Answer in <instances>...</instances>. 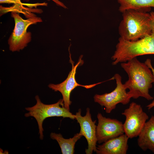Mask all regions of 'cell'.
Listing matches in <instances>:
<instances>
[{"instance_id": "obj_1", "label": "cell", "mask_w": 154, "mask_h": 154, "mask_svg": "<svg viewBox=\"0 0 154 154\" xmlns=\"http://www.w3.org/2000/svg\"><path fill=\"white\" fill-rule=\"evenodd\" d=\"M121 67L127 74L128 80L123 84L127 93L131 98L141 97L148 100H153L149 91L154 82V78L151 69L145 63L135 57L126 62L121 63Z\"/></svg>"}, {"instance_id": "obj_2", "label": "cell", "mask_w": 154, "mask_h": 154, "mask_svg": "<svg viewBox=\"0 0 154 154\" xmlns=\"http://www.w3.org/2000/svg\"><path fill=\"white\" fill-rule=\"evenodd\" d=\"M122 13V19L118 27L120 38L135 41L152 33L150 25V14L147 11L130 9Z\"/></svg>"}, {"instance_id": "obj_3", "label": "cell", "mask_w": 154, "mask_h": 154, "mask_svg": "<svg viewBox=\"0 0 154 154\" xmlns=\"http://www.w3.org/2000/svg\"><path fill=\"white\" fill-rule=\"evenodd\" d=\"M154 54V33L135 41L119 37L112 57V65L126 62L140 56Z\"/></svg>"}, {"instance_id": "obj_4", "label": "cell", "mask_w": 154, "mask_h": 154, "mask_svg": "<svg viewBox=\"0 0 154 154\" xmlns=\"http://www.w3.org/2000/svg\"><path fill=\"white\" fill-rule=\"evenodd\" d=\"M36 104L32 107L25 108L28 112L25 113L26 117H33L36 119L38 127L40 139L43 138L42 127L43 122L46 118L52 117H62L63 118H69L71 119H75V115L72 114L69 110L64 107L62 99L59 100L54 104H46L41 101L39 96L35 97Z\"/></svg>"}, {"instance_id": "obj_5", "label": "cell", "mask_w": 154, "mask_h": 154, "mask_svg": "<svg viewBox=\"0 0 154 154\" xmlns=\"http://www.w3.org/2000/svg\"><path fill=\"white\" fill-rule=\"evenodd\" d=\"M11 16L14 20L15 26L8 40L9 50L13 52L19 51L24 49L31 40V33L27 32L30 25L42 22L41 18L36 16L23 19L16 12H11Z\"/></svg>"}, {"instance_id": "obj_6", "label": "cell", "mask_w": 154, "mask_h": 154, "mask_svg": "<svg viewBox=\"0 0 154 154\" xmlns=\"http://www.w3.org/2000/svg\"><path fill=\"white\" fill-rule=\"evenodd\" d=\"M122 114L125 117L123 124L125 134L130 139L138 136L149 119L148 116L143 111L141 106L132 102Z\"/></svg>"}, {"instance_id": "obj_7", "label": "cell", "mask_w": 154, "mask_h": 154, "mask_svg": "<svg viewBox=\"0 0 154 154\" xmlns=\"http://www.w3.org/2000/svg\"><path fill=\"white\" fill-rule=\"evenodd\" d=\"M114 77L116 83V86L114 90L111 92L102 95L96 94L94 97V102L102 106H104L107 113H111L119 103L123 105L128 104L131 98L122 83L121 76L116 74Z\"/></svg>"}, {"instance_id": "obj_8", "label": "cell", "mask_w": 154, "mask_h": 154, "mask_svg": "<svg viewBox=\"0 0 154 154\" xmlns=\"http://www.w3.org/2000/svg\"><path fill=\"white\" fill-rule=\"evenodd\" d=\"M69 48H69L70 62L72 64V68L67 77L65 80L60 83L57 84H50L48 86L52 90L55 92L59 91L61 94L64 107L69 110H70V106L72 103L70 99V94L72 91L75 88L80 86L86 89H89L104 82H101L96 84L86 85H81L78 83L75 79L76 70L79 66L82 65L84 63L83 60H82V56H80L78 62L74 65V62L72 60L71 57Z\"/></svg>"}, {"instance_id": "obj_9", "label": "cell", "mask_w": 154, "mask_h": 154, "mask_svg": "<svg viewBox=\"0 0 154 154\" xmlns=\"http://www.w3.org/2000/svg\"><path fill=\"white\" fill-rule=\"evenodd\" d=\"M96 128L97 142L100 144L124 134L123 124L116 119L106 118L100 113L97 115Z\"/></svg>"}, {"instance_id": "obj_10", "label": "cell", "mask_w": 154, "mask_h": 154, "mask_svg": "<svg viewBox=\"0 0 154 154\" xmlns=\"http://www.w3.org/2000/svg\"><path fill=\"white\" fill-rule=\"evenodd\" d=\"M81 110L80 109L75 115V119L80 125V129L79 133L85 137L88 144L86 149V154H92L96 150L97 139L96 135V120L93 121L91 117L90 109L87 108L85 116H82Z\"/></svg>"}, {"instance_id": "obj_11", "label": "cell", "mask_w": 154, "mask_h": 154, "mask_svg": "<svg viewBox=\"0 0 154 154\" xmlns=\"http://www.w3.org/2000/svg\"><path fill=\"white\" fill-rule=\"evenodd\" d=\"M129 138L125 134L109 139L98 145L97 154H126L128 149Z\"/></svg>"}, {"instance_id": "obj_12", "label": "cell", "mask_w": 154, "mask_h": 154, "mask_svg": "<svg viewBox=\"0 0 154 154\" xmlns=\"http://www.w3.org/2000/svg\"><path fill=\"white\" fill-rule=\"evenodd\" d=\"M137 144L143 151L154 153V116L146 121L139 135Z\"/></svg>"}, {"instance_id": "obj_13", "label": "cell", "mask_w": 154, "mask_h": 154, "mask_svg": "<svg viewBox=\"0 0 154 154\" xmlns=\"http://www.w3.org/2000/svg\"><path fill=\"white\" fill-rule=\"evenodd\" d=\"M119 5V11L121 13L130 9L144 10L149 12L154 8V0H117Z\"/></svg>"}, {"instance_id": "obj_14", "label": "cell", "mask_w": 154, "mask_h": 154, "mask_svg": "<svg viewBox=\"0 0 154 154\" xmlns=\"http://www.w3.org/2000/svg\"><path fill=\"white\" fill-rule=\"evenodd\" d=\"M52 139L56 140L60 148L62 154H73L74 153L75 145L76 142L82 136L79 133L72 138H64L60 133H51L50 135Z\"/></svg>"}, {"instance_id": "obj_15", "label": "cell", "mask_w": 154, "mask_h": 154, "mask_svg": "<svg viewBox=\"0 0 154 154\" xmlns=\"http://www.w3.org/2000/svg\"><path fill=\"white\" fill-rule=\"evenodd\" d=\"M0 3L13 4V6L11 7V9L13 11L17 12H23V11H25L27 8L23 7V5H26L29 7H36L37 6V3L35 4H26L20 3L16 0H0Z\"/></svg>"}, {"instance_id": "obj_16", "label": "cell", "mask_w": 154, "mask_h": 154, "mask_svg": "<svg viewBox=\"0 0 154 154\" xmlns=\"http://www.w3.org/2000/svg\"><path fill=\"white\" fill-rule=\"evenodd\" d=\"M150 26L152 32L154 33V12H150Z\"/></svg>"}, {"instance_id": "obj_17", "label": "cell", "mask_w": 154, "mask_h": 154, "mask_svg": "<svg viewBox=\"0 0 154 154\" xmlns=\"http://www.w3.org/2000/svg\"><path fill=\"white\" fill-rule=\"evenodd\" d=\"M145 63L151 70L154 78V68L152 66L151 60L149 58L147 59L145 61ZM153 83L154 84V82Z\"/></svg>"}, {"instance_id": "obj_18", "label": "cell", "mask_w": 154, "mask_h": 154, "mask_svg": "<svg viewBox=\"0 0 154 154\" xmlns=\"http://www.w3.org/2000/svg\"><path fill=\"white\" fill-rule=\"evenodd\" d=\"M48 1H50L51 0L53 1L58 6L62 7L64 8H67L66 7L65 5L62 2L60 1L59 0H46Z\"/></svg>"}, {"instance_id": "obj_19", "label": "cell", "mask_w": 154, "mask_h": 154, "mask_svg": "<svg viewBox=\"0 0 154 154\" xmlns=\"http://www.w3.org/2000/svg\"><path fill=\"white\" fill-rule=\"evenodd\" d=\"M147 107L149 110L154 107V100H153L151 103L148 105L147 106Z\"/></svg>"}, {"instance_id": "obj_20", "label": "cell", "mask_w": 154, "mask_h": 154, "mask_svg": "<svg viewBox=\"0 0 154 154\" xmlns=\"http://www.w3.org/2000/svg\"><path fill=\"white\" fill-rule=\"evenodd\" d=\"M18 3H22L21 1V0H16Z\"/></svg>"}, {"instance_id": "obj_21", "label": "cell", "mask_w": 154, "mask_h": 154, "mask_svg": "<svg viewBox=\"0 0 154 154\" xmlns=\"http://www.w3.org/2000/svg\"><path fill=\"white\" fill-rule=\"evenodd\" d=\"M23 1L26 2H28L30 1V0H22Z\"/></svg>"}, {"instance_id": "obj_22", "label": "cell", "mask_w": 154, "mask_h": 154, "mask_svg": "<svg viewBox=\"0 0 154 154\" xmlns=\"http://www.w3.org/2000/svg\"><path fill=\"white\" fill-rule=\"evenodd\" d=\"M40 3V5L42 6V3ZM8 10L9 11H10L9 9V7H8Z\"/></svg>"}]
</instances>
